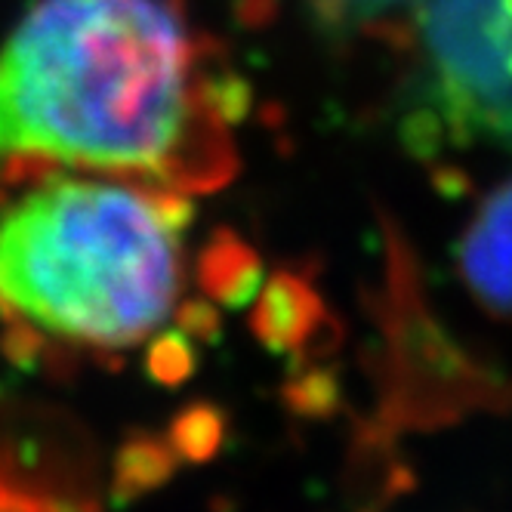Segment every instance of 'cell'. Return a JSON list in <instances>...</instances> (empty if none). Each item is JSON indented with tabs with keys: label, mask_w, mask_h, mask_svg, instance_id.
Returning a JSON list of instances; mask_svg holds the SVG:
<instances>
[{
	"label": "cell",
	"mask_w": 512,
	"mask_h": 512,
	"mask_svg": "<svg viewBox=\"0 0 512 512\" xmlns=\"http://www.w3.org/2000/svg\"><path fill=\"white\" fill-rule=\"evenodd\" d=\"M414 488V472L392 451V432L368 423L349 454V494L358 512H383L398 494Z\"/></svg>",
	"instance_id": "obj_5"
},
{
	"label": "cell",
	"mask_w": 512,
	"mask_h": 512,
	"mask_svg": "<svg viewBox=\"0 0 512 512\" xmlns=\"http://www.w3.org/2000/svg\"><path fill=\"white\" fill-rule=\"evenodd\" d=\"M226 432H229L226 411L213 405V401H195V405H186L170 420L167 442L179 460L207 463L223 448Z\"/></svg>",
	"instance_id": "obj_9"
},
{
	"label": "cell",
	"mask_w": 512,
	"mask_h": 512,
	"mask_svg": "<svg viewBox=\"0 0 512 512\" xmlns=\"http://www.w3.org/2000/svg\"><path fill=\"white\" fill-rule=\"evenodd\" d=\"M198 118L170 0H41L0 44V161L167 173Z\"/></svg>",
	"instance_id": "obj_1"
},
{
	"label": "cell",
	"mask_w": 512,
	"mask_h": 512,
	"mask_svg": "<svg viewBox=\"0 0 512 512\" xmlns=\"http://www.w3.org/2000/svg\"><path fill=\"white\" fill-rule=\"evenodd\" d=\"M321 327V306L312 290L281 275L272 281L253 315V334L272 352H303Z\"/></svg>",
	"instance_id": "obj_6"
},
{
	"label": "cell",
	"mask_w": 512,
	"mask_h": 512,
	"mask_svg": "<svg viewBox=\"0 0 512 512\" xmlns=\"http://www.w3.org/2000/svg\"><path fill=\"white\" fill-rule=\"evenodd\" d=\"M176 463L179 457L164 438L152 432L130 435L115 460V497L139 500L145 494L158 491L176 475Z\"/></svg>",
	"instance_id": "obj_7"
},
{
	"label": "cell",
	"mask_w": 512,
	"mask_h": 512,
	"mask_svg": "<svg viewBox=\"0 0 512 512\" xmlns=\"http://www.w3.org/2000/svg\"><path fill=\"white\" fill-rule=\"evenodd\" d=\"M176 321H179L182 331L192 334V337H198V340L213 343V340L219 337V315H216L210 306H204V303H189V306H182V309L176 312Z\"/></svg>",
	"instance_id": "obj_13"
},
{
	"label": "cell",
	"mask_w": 512,
	"mask_h": 512,
	"mask_svg": "<svg viewBox=\"0 0 512 512\" xmlns=\"http://www.w3.org/2000/svg\"><path fill=\"white\" fill-rule=\"evenodd\" d=\"M192 210L136 182L53 176L0 210V312L96 349L167 321Z\"/></svg>",
	"instance_id": "obj_2"
},
{
	"label": "cell",
	"mask_w": 512,
	"mask_h": 512,
	"mask_svg": "<svg viewBox=\"0 0 512 512\" xmlns=\"http://www.w3.org/2000/svg\"><path fill=\"white\" fill-rule=\"evenodd\" d=\"M327 4L340 7L343 13H377L383 7L398 4V0H327Z\"/></svg>",
	"instance_id": "obj_14"
},
{
	"label": "cell",
	"mask_w": 512,
	"mask_h": 512,
	"mask_svg": "<svg viewBox=\"0 0 512 512\" xmlns=\"http://www.w3.org/2000/svg\"><path fill=\"white\" fill-rule=\"evenodd\" d=\"M281 401L297 420H331L343 411V383L318 361H300L281 386Z\"/></svg>",
	"instance_id": "obj_8"
},
{
	"label": "cell",
	"mask_w": 512,
	"mask_h": 512,
	"mask_svg": "<svg viewBox=\"0 0 512 512\" xmlns=\"http://www.w3.org/2000/svg\"><path fill=\"white\" fill-rule=\"evenodd\" d=\"M386 331L380 426L392 435L451 426L472 411H506L512 405V383L457 346L420 300L395 294Z\"/></svg>",
	"instance_id": "obj_3"
},
{
	"label": "cell",
	"mask_w": 512,
	"mask_h": 512,
	"mask_svg": "<svg viewBox=\"0 0 512 512\" xmlns=\"http://www.w3.org/2000/svg\"><path fill=\"white\" fill-rule=\"evenodd\" d=\"M460 272L475 300L491 315L512 321V182L475 213L460 247Z\"/></svg>",
	"instance_id": "obj_4"
},
{
	"label": "cell",
	"mask_w": 512,
	"mask_h": 512,
	"mask_svg": "<svg viewBox=\"0 0 512 512\" xmlns=\"http://www.w3.org/2000/svg\"><path fill=\"white\" fill-rule=\"evenodd\" d=\"M491 34L503 68L506 96H512V0H491Z\"/></svg>",
	"instance_id": "obj_12"
},
{
	"label": "cell",
	"mask_w": 512,
	"mask_h": 512,
	"mask_svg": "<svg viewBox=\"0 0 512 512\" xmlns=\"http://www.w3.org/2000/svg\"><path fill=\"white\" fill-rule=\"evenodd\" d=\"M145 368H149V377L161 386H182V383L192 380V374L198 368V358H195V349L186 337L161 334L149 349Z\"/></svg>",
	"instance_id": "obj_11"
},
{
	"label": "cell",
	"mask_w": 512,
	"mask_h": 512,
	"mask_svg": "<svg viewBox=\"0 0 512 512\" xmlns=\"http://www.w3.org/2000/svg\"><path fill=\"white\" fill-rule=\"evenodd\" d=\"M256 278H260L256 260L247 250L232 247V244L210 250L201 260V284L216 300H223L229 306H238L253 294Z\"/></svg>",
	"instance_id": "obj_10"
}]
</instances>
